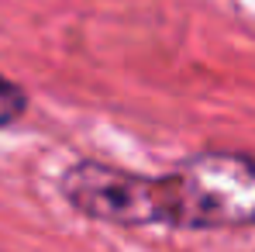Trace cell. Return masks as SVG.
Returning a JSON list of instances; mask_svg holds the SVG:
<instances>
[{"label":"cell","mask_w":255,"mask_h":252,"mask_svg":"<svg viewBox=\"0 0 255 252\" xmlns=\"http://www.w3.org/2000/svg\"><path fill=\"white\" fill-rule=\"evenodd\" d=\"M166 228H255V156L211 149L159 176Z\"/></svg>","instance_id":"cell-1"},{"label":"cell","mask_w":255,"mask_h":252,"mask_svg":"<svg viewBox=\"0 0 255 252\" xmlns=\"http://www.w3.org/2000/svg\"><path fill=\"white\" fill-rule=\"evenodd\" d=\"M59 194L86 221H100L114 228L166 225L159 176H141L100 159H80L59 176Z\"/></svg>","instance_id":"cell-2"},{"label":"cell","mask_w":255,"mask_h":252,"mask_svg":"<svg viewBox=\"0 0 255 252\" xmlns=\"http://www.w3.org/2000/svg\"><path fill=\"white\" fill-rule=\"evenodd\" d=\"M28 111V93L17 80H10L7 73H0V128L21 121Z\"/></svg>","instance_id":"cell-3"}]
</instances>
